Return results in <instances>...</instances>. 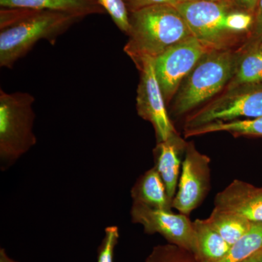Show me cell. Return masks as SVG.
Instances as JSON below:
<instances>
[{"label":"cell","instance_id":"7","mask_svg":"<svg viewBox=\"0 0 262 262\" xmlns=\"http://www.w3.org/2000/svg\"><path fill=\"white\" fill-rule=\"evenodd\" d=\"M209 51L211 50L192 36L155 58V73L166 105L196 63Z\"/></svg>","mask_w":262,"mask_h":262},{"label":"cell","instance_id":"6","mask_svg":"<svg viewBox=\"0 0 262 262\" xmlns=\"http://www.w3.org/2000/svg\"><path fill=\"white\" fill-rule=\"evenodd\" d=\"M262 116V84H244L227 89L225 94L186 120L185 130L217 122L232 121L239 117Z\"/></svg>","mask_w":262,"mask_h":262},{"label":"cell","instance_id":"30","mask_svg":"<svg viewBox=\"0 0 262 262\" xmlns=\"http://www.w3.org/2000/svg\"><path fill=\"white\" fill-rule=\"evenodd\" d=\"M260 48H261V50L262 51V43H261V46H260Z\"/></svg>","mask_w":262,"mask_h":262},{"label":"cell","instance_id":"28","mask_svg":"<svg viewBox=\"0 0 262 262\" xmlns=\"http://www.w3.org/2000/svg\"><path fill=\"white\" fill-rule=\"evenodd\" d=\"M203 1V0H181V3H187V2Z\"/></svg>","mask_w":262,"mask_h":262},{"label":"cell","instance_id":"19","mask_svg":"<svg viewBox=\"0 0 262 262\" xmlns=\"http://www.w3.org/2000/svg\"><path fill=\"white\" fill-rule=\"evenodd\" d=\"M262 250V223H253L251 228L230 246L227 255L218 262H243Z\"/></svg>","mask_w":262,"mask_h":262},{"label":"cell","instance_id":"22","mask_svg":"<svg viewBox=\"0 0 262 262\" xmlns=\"http://www.w3.org/2000/svg\"><path fill=\"white\" fill-rule=\"evenodd\" d=\"M120 238L117 226H110L105 229L104 237L98 253V262H114L115 247Z\"/></svg>","mask_w":262,"mask_h":262},{"label":"cell","instance_id":"20","mask_svg":"<svg viewBox=\"0 0 262 262\" xmlns=\"http://www.w3.org/2000/svg\"><path fill=\"white\" fill-rule=\"evenodd\" d=\"M146 262H200L198 258L187 250L173 244L155 246L146 258Z\"/></svg>","mask_w":262,"mask_h":262},{"label":"cell","instance_id":"14","mask_svg":"<svg viewBox=\"0 0 262 262\" xmlns=\"http://www.w3.org/2000/svg\"><path fill=\"white\" fill-rule=\"evenodd\" d=\"M1 8L52 10L84 18L106 13L97 0H0Z\"/></svg>","mask_w":262,"mask_h":262},{"label":"cell","instance_id":"3","mask_svg":"<svg viewBox=\"0 0 262 262\" xmlns=\"http://www.w3.org/2000/svg\"><path fill=\"white\" fill-rule=\"evenodd\" d=\"M239 53L229 50L211 51L196 63L183 81L174 99L172 113L180 116L194 110L228 85L238 65Z\"/></svg>","mask_w":262,"mask_h":262},{"label":"cell","instance_id":"29","mask_svg":"<svg viewBox=\"0 0 262 262\" xmlns=\"http://www.w3.org/2000/svg\"><path fill=\"white\" fill-rule=\"evenodd\" d=\"M258 262H262V253H261V256H260L259 260H258Z\"/></svg>","mask_w":262,"mask_h":262},{"label":"cell","instance_id":"1","mask_svg":"<svg viewBox=\"0 0 262 262\" xmlns=\"http://www.w3.org/2000/svg\"><path fill=\"white\" fill-rule=\"evenodd\" d=\"M82 18L77 15L24 8L0 10V67L12 69L41 40L52 45Z\"/></svg>","mask_w":262,"mask_h":262},{"label":"cell","instance_id":"27","mask_svg":"<svg viewBox=\"0 0 262 262\" xmlns=\"http://www.w3.org/2000/svg\"><path fill=\"white\" fill-rule=\"evenodd\" d=\"M262 250L261 251H259V252L256 253V254L253 255V256H251V257L248 258V259L245 260V261L243 262H258Z\"/></svg>","mask_w":262,"mask_h":262},{"label":"cell","instance_id":"12","mask_svg":"<svg viewBox=\"0 0 262 262\" xmlns=\"http://www.w3.org/2000/svg\"><path fill=\"white\" fill-rule=\"evenodd\" d=\"M186 146L185 142L176 135L168 141L158 142L154 150L155 168L163 179L172 201L177 193L182 170L181 151H185Z\"/></svg>","mask_w":262,"mask_h":262},{"label":"cell","instance_id":"15","mask_svg":"<svg viewBox=\"0 0 262 262\" xmlns=\"http://www.w3.org/2000/svg\"><path fill=\"white\" fill-rule=\"evenodd\" d=\"M195 230L198 255L200 262H218L228 253L230 246L207 220L193 222Z\"/></svg>","mask_w":262,"mask_h":262},{"label":"cell","instance_id":"2","mask_svg":"<svg viewBox=\"0 0 262 262\" xmlns=\"http://www.w3.org/2000/svg\"><path fill=\"white\" fill-rule=\"evenodd\" d=\"M129 22V39L124 51L134 63L144 57L156 58L193 36L173 5H153L130 12Z\"/></svg>","mask_w":262,"mask_h":262},{"label":"cell","instance_id":"4","mask_svg":"<svg viewBox=\"0 0 262 262\" xmlns=\"http://www.w3.org/2000/svg\"><path fill=\"white\" fill-rule=\"evenodd\" d=\"M35 98L0 89V169L8 170L37 142L34 132Z\"/></svg>","mask_w":262,"mask_h":262},{"label":"cell","instance_id":"11","mask_svg":"<svg viewBox=\"0 0 262 262\" xmlns=\"http://www.w3.org/2000/svg\"><path fill=\"white\" fill-rule=\"evenodd\" d=\"M214 208L262 223V187L236 179L215 195Z\"/></svg>","mask_w":262,"mask_h":262},{"label":"cell","instance_id":"25","mask_svg":"<svg viewBox=\"0 0 262 262\" xmlns=\"http://www.w3.org/2000/svg\"><path fill=\"white\" fill-rule=\"evenodd\" d=\"M239 10L254 14L257 7L258 0H232Z\"/></svg>","mask_w":262,"mask_h":262},{"label":"cell","instance_id":"10","mask_svg":"<svg viewBox=\"0 0 262 262\" xmlns=\"http://www.w3.org/2000/svg\"><path fill=\"white\" fill-rule=\"evenodd\" d=\"M210 163V158L200 152L194 144H187L172 208L189 216L201 206L211 187Z\"/></svg>","mask_w":262,"mask_h":262},{"label":"cell","instance_id":"26","mask_svg":"<svg viewBox=\"0 0 262 262\" xmlns=\"http://www.w3.org/2000/svg\"><path fill=\"white\" fill-rule=\"evenodd\" d=\"M0 262H18L13 260L7 254L6 251L4 248H1L0 250Z\"/></svg>","mask_w":262,"mask_h":262},{"label":"cell","instance_id":"23","mask_svg":"<svg viewBox=\"0 0 262 262\" xmlns=\"http://www.w3.org/2000/svg\"><path fill=\"white\" fill-rule=\"evenodd\" d=\"M127 9L130 12L158 5H170L176 6L181 3V0H123Z\"/></svg>","mask_w":262,"mask_h":262},{"label":"cell","instance_id":"21","mask_svg":"<svg viewBox=\"0 0 262 262\" xmlns=\"http://www.w3.org/2000/svg\"><path fill=\"white\" fill-rule=\"evenodd\" d=\"M98 3L111 17L112 20L124 34L130 32L129 12L123 0H97Z\"/></svg>","mask_w":262,"mask_h":262},{"label":"cell","instance_id":"16","mask_svg":"<svg viewBox=\"0 0 262 262\" xmlns=\"http://www.w3.org/2000/svg\"><path fill=\"white\" fill-rule=\"evenodd\" d=\"M206 220L230 246L241 239L253 224L241 215L215 208Z\"/></svg>","mask_w":262,"mask_h":262},{"label":"cell","instance_id":"17","mask_svg":"<svg viewBox=\"0 0 262 262\" xmlns=\"http://www.w3.org/2000/svg\"><path fill=\"white\" fill-rule=\"evenodd\" d=\"M230 133L235 136H261L262 137V116L256 118H249L242 120H232L227 122H217L207 124L203 126L185 130V137L204 135L211 133Z\"/></svg>","mask_w":262,"mask_h":262},{"label":"cell","instance_id":"5","mask_svg":"<svg viewBox=\"0 0 262 262\" xmlns=\"http://www.w3.org/2000/svg\"><path fill=\"white\" fill-rule=\"evenodd\" d=\"M176 8L192 35L211 51L229 50L237 42L239 36L231 29L230 17L239 9L232 0L187 2Z\"/></svg>","mask_w":262,"mask_h":262},{"label":"cell","instance_id":"24","mask_svg":"<svg viewBox=\"0 0 262 262\" xmlns=\"http://www.w3.org/2000/svg\"><path fill=\"white\" fill-rule=\"evenodd\" d=\"M253 26L255 35L256 37H262V0H258Z\"/></svg>","mask_w":262,"mask_h":262},{"label":"cell","instance_id":"9","mask_svg":"<svg viewBox=\"0 0 262 262\" xmlns=\"http://www.w3.org/2000/svg\"><path fill=\"white\" fill-rule=\"evenodd\" d=\"M130 218L133 223L142 226L146 234H161L169 244L187 250L196 257L195 230L189 216L133 203Z\"/></svg>","mask_w":262,"mask_h":262},{"label":"cell","instance_id":"8","mask_svg":"<svg viewBox=\"0 0 262 262\" xmlns=\"http://www.w3.org/2000/svg\"><path fill=\"white\" fill-rule=\"evenodd\" d=\"M155 58L144 57L135 64L140 71V82L137 89L136 110L139 117L151 122L158 142L166 141L177 135L166 108V103L156 73Z\"/></svg>","mask_w":262,"mask_h":262},{"label":"cell","instance_id":"18","mask_svg":"<svg viewBox=\"0 0 262 262\" xmlns=\"http://www.w3.org/2000/svg\"><path fill=\"white\" fill-rule=\"evenodd\" d=\"M262 84V51L255 48L239 58L235 74L227 89L244 84Z\"/></svg>","mask_w":262,"mask_h":262},{"label":"cell","instance_id":"13","mask_svg":"<svg viewBox=\"0 0 262 262\" xmlns=\"http://www.w3.org/2000/svg\"><path fill=\"white\" fill-rule=\"evenodd\" d=\"M130 195L133 203L164 211L173 209L165 184L155 167L138 179L131 189Z\"/></svg>","mask_w":262,"mask_h":262}]
</instances>
